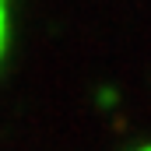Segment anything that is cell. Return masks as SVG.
Returning <instances> with one entry per match:
<instances>
[{
  "mask_svg": "<svg viewBox=\"0 0 151 151\" xmlns=\"http://www.w3.org/2000/svg\"><path fill=\"white\" fill-rule=\"evenodd\" d=\"M4 35H7V0H0V53H4Z\"/></svg>",
  "mask_w": 151,
  "mask_h": 151,
  "instance_id": "obj_1",
  "label": "cell"
}]
</instances>
